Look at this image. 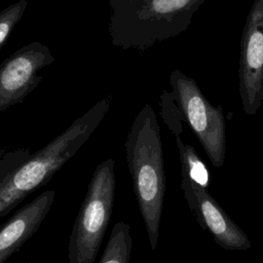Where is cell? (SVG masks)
<instances>
[{"label":"cell","instance_id":"cell-1","mask_svg":"<svg viewBox=\"0 0 263 263\" xmlns=\"http://www.w3.org/2000/svg\"><path fill=\"white\" fill-rule=\"evenodd\" d=\"M128 172L149 243L155 251L165 193L160 127L154 110L145 104L137 114L124 143Z\"/></svg>","mask_w":263,"mask_h":263},{"label":"cell","instance_id":"cell-2","mask_svg":"<svg viewBox=\"0 0 263 263\" xmlns=\"http://www.w3.org/2000/svg\"><path fill=\"white\" fill-rule=\"evenodd\" d=\"M205 0H109L110 43L144 51L185 32Z\"/></svg>","mask_w":263,"mask_h":263},{"label":"cell","instance_id":"cell-3","mask_svg":"<svg viewBox=\"0 0 263 263\" xmlns=\"http://www.w3.org/2000/svg\"><path fill=\"white\" fill-rule=\"evenodd\" d=\"M103 98L75 119L61 135L31 154L0 184V218L16 208L31 192L45 185L89 139L110 109Z\"/></svg>","mask_w":263,"mask_h":263},{"label":"cell","instance_id":"cell-4","mask_svg":"<svg viewBox=\"0 0 263 263\" xmlns=\"http://www.w3.org/2000/svg\"><path fill=\"white\" fill-rule=\"evenodd\" d=\"M114 160L95 170L74 222L68 248L69 263H95L111 220L115 196Z\"/></svg>","mask_w":263,"mask_h":263},{"label":"cell","instance_id":"cell-5","mask_svg":"<svg viewBox=\"0 0 263 263\" xmlns=\"http://www.w3.org/2000/svg\"><path fill=\"white\" fill-rule=\"evenodd\" d=\"M170 84L182 119L195 134L213 166H222L226 155L225 117L222 107L213 106L196 81L179 69L171 72Z\"/></svg>","mask_w":263,"mask_h":263},{"label":"cell","instance_id":"cell-6","mask_svg":"<svg viewBox=\"0 0 263 263\" xmlns=\"http://www.w3.org/2000/svg\"><path fill=\"white\" fill-rule=\"evenodd\" d=\"M238 90L243 112L255 115L263 102V0H254L242 29Z\"/></svg>","mask_w":263,"mask_h":263},{"label":"cell","instance_id":"cell-7","mask_svg":"<svg viewBox=\"0 0 263 263\" xmlns=\"http://www.w3.org/2000/svg\"><path fill=\"white\" fill-rule=\"evenodd\" d=\"M54 60L40 41H32L7 57L0 64V113L23 102L42 81L40 70Z\"/></svg>","mask_w":263,"mask_h":263},{"label":"cell","instance_id":"cell-8","mask_svg":"<svg viewBox=\"0 0 263 263\" xmlns=\"http://www.w3.org/2000/svg\"><path fill=\"white\" fill-rule=\"evenodd\" d=\"M181 188L190 212L201 228L226 251H248L252 242L247 233L231 219L209 193L206 187L181 173Z\"/></svg>","mask_w":263,"mask_h":263},{"label":"cell","instance_id":"cell-9","mask_svg":"<svg viewBox=\"0 0 263 263\" xmlns=\"http://www.w3.org/2000/svg\"><path fill=\"white\" fill-rule=\"evenodd\" d=\"M55 192L46 190L17 210L0 227V263H4L39 229L48 214Z\"/></svg>","mask_w":263,"mask_h":263},{"label":"cell","instance_id":"cell-10","mask_svg":"<svg viewBox=\"0 0 263 263\" xmlns=\"http://www.w3.org/2000/svg\"><path fill=\"white\" fill-rule=\"evenodd\" d=\"M132 235L128 224L119 221L114 224L99 263H129Z\"/></svg>","mask_w":263,"mask_h":263},{"label":"cell","instance_id":"cell-11","mask_svg":"<svg viewBox=\"0 0 263 263\" xmlns=\"http://www.w3.org/2000/svg\"><path fill=\"white\" fill-rule=\"evenodd\" d=\"M175 139L179 149L181 173H184L196 183L208 187L209 172L203 161L197 155L194 148L189 144H185L181 137H175Z\"/></svg>","mask_w":263,"mask_h":263},{"label":"cell","instance_id":"cell-12","mask_svg":"<svg viewBox=\"0 0 263 263\" xmlns=\"http://www.w3.org/2000/svg\"><path fill=\"white\" fill-rule=\"evenodd\" d=\"M28 6V0H17L0 11V48L22 20Z\"/></svg>","mask_w":263,"mask_h":263},{"label":"cell","instance_id":"cell-13","mask_svg":"<svg viewBox=\"0 0 263 263\" xmlns=\"http://www.w3.org/2000/svg\"><path fill=\"white\" fill-rule=\"evenodd\" d=\"M160 114L162 120L172 130L175 137H181L183 132V119L171 91L164 90L160 96Z\"/></svg>","mask_w":263,"mask_h":263},{"label":"cell","instance_id":"cell-14","mask_svg":"<svg viewBox=\"0 0 263 263\" xmlns=\"http://www.w3.org/2000/svg\"><path fill=\"white\" fill-rule=\"evenodd\" d=\"M30 155L31 153L27 149H21L5 153L4 156L0 159V184L15 167L22 164Z\"/></svg>","mask_w":263,"mask_h":263}]
</instances>
